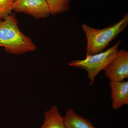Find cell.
Masks as SVG:
<instances>
[{
    "mask_svg": "<svg viewBox=\"0 0 128 128\" xmlns=\"http://www.w3.org/2000/svg\"><path fill=\"white\" fill-rule=\"evenodd\" d=\"M0 47L8 54H23L34 51L36 46L29 37L22 32L14 14L0 20Z\"/></svg>",
    "mask_w": 128,
    "mask_h": 128,
    "instance_id": "1",
    "label": "cell"
},
{
    "mask_svg": "<svg viewBox=\"0 0 128 128\" xmlns=\"http://www.w3.org/2000/svg\"><path fill=\"white\" fill-rule=\"evenodd\" d=\"M128 24V14L119 22L108 27L97 29L86 24H82L87 41L86 56L102 52L109 44L126 28Z\"/></svg>",
    "mask_w": 128,
    "mask_h": 128,
    "instance_id": "2",
    "label": "cell"
},
{
    "mask_svg": "<svg viewBox=\"0 0 128 128\" xmlns=\"http://www.w3.org/2000/svg\"><path fill=\"white\" fill-rule=\"evenodd\" d=\"M121 41L120 40H118L114 46L104 52L86 56L84 59L71 60L68 65L86 70L88 73L89 85L92 86L96 76L104 70L118 51Z\"/></svg>",
    "mask_w": 128,
    "mask_h": 128,
    "instance_id": "3",
    "label": "cell"
},
{
    "mask_svg": "<svg viewBox=\"0 0 128 128\" xmlns=\"http://www.w3.org/2000/svg\"><path fill=\"white\" fill-rule=\"evenodd\" d=\"M105 75L110 81L120 82L128 77V52L118 50L104 70Z\"/></svg>",
    "mask_w": 128,
    "mask_h": 128,
    "instance_id": "4",
    "label": "cell"
},
{
    "mask_svg": "<svg viewBox=\"0 0 128 128\" xmlns=\"http://www.w3.org/2000/svg\"><path fill=\"white\" fill-rule=\"evenodd\" d=\"M13 10L27 14L36 19L46 18L50 15L46 0H16Z\"/></svg>",
    "mask_w": 128,
    "mask_h": 128,
    "instance_id": "5",
    "label": "cell"
},
{
    "mask_svg": "<svg viewBox=\"0 0 128 128\" xmlns=\"http://www.w3.org/2000/svg\"><path fill=\"white\" fill-rule=\"evenodd\" d=\"M109 86L111 90V98L113 109L118 110L124 105H128V81H110Z\"/></svg>",
    "mask_w": 128,
    "mask_h": 128,
    "instance_id": "6",
    "label": "cell"
},
{
    "mask_svg": "<svg viewBox=\"0 0 128 128\" xmlns=\"http://www.w3.org/2000/svg\"><path fill=\"white\" fill-rule=\"evenodd\" d=\"M64 120L66 128H96L90 120L78 115L71 108L66 110Z\"/></svg>",
    "mask_w": 128,
    "mask_h": 128,
    "instance_id": "7",
    "label": "cell"
},
{
    "mask_svg": "<svg viewBox=\"0 0 128 128\" xmlns=\"http://www.w3.org/2000/svg\"><path fill=\"white\" fill-rule=\"evenodd\" d=\"M44 114V120L41 128H66L64 117L60 114L57 106H52Z\"/></svg>",
    "mask_w": 128,
    "mask_h": 128,
    "instance_id": "8",
    "label": "cell"
},
{
    "mask_svg": "<svg viewBox=\"0 0 128 128\" xmlns=\"http://www.w3.org/2000/svg\"><path fill=\"white\" fill-rule=\"evenodd\" d=\"M50 15L55 16L68 11L70 9V0H46Z\"/></svg>",
    "mask_w": 128,
    "mask_h": 128,
    "instance_id": "9",
    "label": "cell"
},
{
    "mask_svg": "<svg viewBox=\"0 0 128 128\" xmlns=\"http://www.w3.org/2000/svg\"><path fill=\"white\" fill-rule=\"evenodd\" d=\"M16 0H0V20L12 14L13 4Z\"/></svg>",
    "mask_w": 128,
    "mask_h": 128,
    "instance_id": "10",
    "label": "cell"
}]
</instances>
